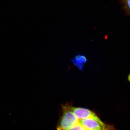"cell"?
I'll list each match as a JSON object with an SVG mask.
<instances>
[{
	"instance_id": "obj_2",
	"label": "cell",
	"mask_w": 130,
	"mask_h": 130,
	"mask_svg": "<svg viewBox=\"0 0 130 130\" xmlns=\"http://www.w3.org/2000/svg\"><path fill=\"white\" fill-rule=\"evenodd\" d=\"M78 120L79 124L88 130H115L112 126L103 123L96 115Z\"/></svg>"
},
{
	"instance_id": "obj_1",
	"label": "cell",
	"mask_w": 130,
	"mask_h": 130,
	"mask_svg": "<svg viewBox=\"0 0 130 130\" xmlns=\"http://www.w3.org/2000/svg\"><path fill=\"white\" fill-rule=\"evenodd\" d=\"M63 108V114L57 127V130H67L79 121L78 119L70 109V105L64 106Z\"/></svg>"
},
{
	"instance_id": "obj_7",
	"label": "cell",
	"mask_w": 130,
	"mask_h": 130,
	"mask_svg": "<svg viewBox=\"0 0 130 130\" xmlns=\"http://www.w3.org/2000/svg\"><path fill=\"white\" fill-rule=\"evenodd\" d=\"M128 79H129V81H130V74L129 76V77H128Z\"/></svg>"
},
{
	"instance_id": "obj_4",
	"label": "cell",
	"mask_w": 130,
	"mask_h": 130,
	"mask_svg": "<svg viewBox=\"0 0 130 130\" xmlns=\"http://www.w3.org/2000/svg\"><path fill=\"white\" fill-rule=\"evenodd\" d=\"M72 61L75 66L80 70H82L84 64L86 62V58L84 55H78L72 59Z\"/></svg>"
},
{
	"instance_id": "obj_5",
	"label": "cell",
	"mask_w": 130,
	"mask_h": 130,
	"mask_svg": "<svg viewBox=\"0 0 130 130\" xmlns=\"http://www.w3.org/2000/svg\"><path fill=\"white\" fill-rule=\"evenodd\" d=\"M121 1L125 11L130 15V0H121Z\"/></svg>"
},
{
	"instance_id": "obj_3",
	"label": "cell",
	"mask_w": 130,
	"mask_h": 130,
	"mask_svg": "<svg viewBox=\"0 0 130 130\" xmlns=\"http://www.w3.org/2000/svg\"><path fill=\"white\" fill-rule=\"evenodd\" d=\"M70 109L78 120L84 119L96 115L94 113L86 108L75 107L70 106Z\"/></svg>"
},
{
	"instance_id": "obj_6",
	"label": "cell",
	"mask_w": 130,
	"mask_h": 130,
	"mask_svg": "<svg viewBox=\"0 0 130 130\" xmlns=\"http://www.w3.org/2000/svg\"><path fill=\"white\" fill-rule=\"evenodd\" d=\"M66 130H88L80 125L78 121V123L75 125L73 126L71 128Z\"/></svg>"
}]
</instances>
